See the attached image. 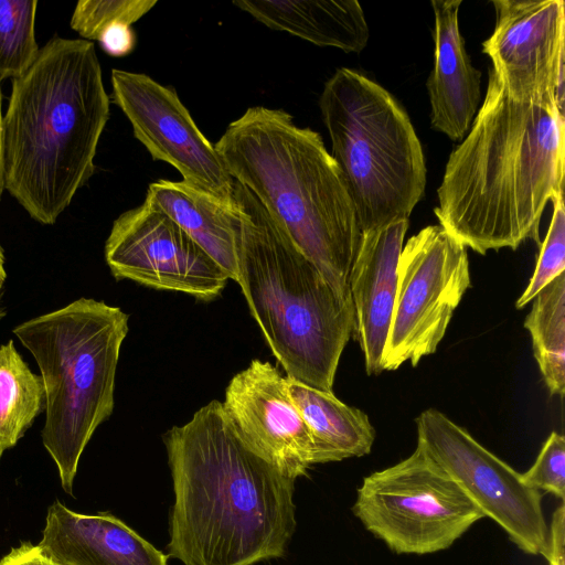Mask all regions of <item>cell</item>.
<instances>
[{
	"instance_id": "7",
	"label": "cell",
	"mask_w": 565,
	"mask_h": 565,
	"mask_svg": "<svg viewBox=\"0 0 565 565\" xmlns=\"http://www.w3.org/2000/svg\"><path fill=\"white\" fill-rule=\"evenodd\" d=\"M319 106L362 233L408 220L427 171L407 113L383 86L347 67L326 82Z\"/></svg>"
},
{
	"instance_id": "19",
	"label": "cell",
	"mask_w": 565,
	"mask_h": 565,
	"mask_svg": "<svg viewBox=\"0 0 565 565\" xmlns=\"http://www.w3.org/2000/svg\"><path fill=\"white\" fill-rule=\"evenodd\" d=\"M233 4L273 30L319 46L360 53L369 41L364 11L356 0H237Z\"/></svg>"
},
{
	"instance_id": "3",
	"label": "cell",
	"mask_w": 565,
	"mask_h": 565,
	"mask_svg": "<svg viewBox=\"0 0 565 565\" xmlns=\"http://www.w3.org/2000/svg\"><path fill=\"white\" fill-rule=\"evenodd\" d=\"M110 100L94 44L54 36L12 81L4 115V189L52 225L95 172Z\"/></svg>"
},
{
	"instance_id": "27",
	"label": "cell",
	"mask_w": 565,
	"mask_h": 565,
	"mask_svg": "<svg viewBox=\"0 0 565 565\" xmlns=\"http://www.w3.org/2000/svg\"><path fill=\"white\" fill-rule=\"evenodd\" d=\"M108 55L125 56L136 46V34L130 25L116 23L106 28L97 40Z\"/></svg>"
},
{
	"instance_id": "18",
	"label": "cell",
	"mask_w": 565,
	"mask_h": 565,
	"mask_svg": "<svg viewBox=\"0 0 565 565\" xmlns=\"http://www.w3.org/2000/svg\"><path fill=\"white\" fill-rule=\"evenodd\" d=\"M175 222L230 279L238 280L241 217L235 202H225L183 181L149 184L145 202Z\"/></svg>"
},
{
	"instance_id": "16",
	"label": "cell",
	"mask_w": 565,
	"mask_h": 565,
	"mask_svg": "<svg viewBox=\"0 0 565 565\" xmlns=\"http://www.w3.org/2000/svg\"><path fill=\"white\" fill-rule=\"evenodd\" d=\"M39 546L61 565H168V555L108 512L83 514L55 501Z\"/></svg>"
},
{
	"instance_id": "14",
	"label": "cell",
	"mask_w": 565,
	"mask_h": 565,
	"mask_svg": "<svg viewBox=\"0 0 565 565\" xmlns=\"http://www.w3.org/2000/svg\"><path fill=\"white\" fill-rule=\"evenodd\" d=\"M223 409L238 436L282 475L297 479L316 465L315 439L288 392V380L269 362L254 360L235 374Z\"/></svg>"
},
{
	"instance_id": "23",
	"label": "cell",
	"mask_w": 565,
	"mask_h": 565,
	"mask_svg": "<svg viewBox=\"0 0 565 565\" xmlns=\"http://www.w3.org/2000/svg\"><path fill=\"white\" fill-rule=\"evenodd\" d=\"M36 7V0H0V81L21 77L39 55Z\"/></svg>"
},
{
	"instance_id": "22",
	"label": "cell",
	"mask_w": 565,
	"mask_h": 565,
	"mask_svg": "<svg viewBox=\"0 0 565 565\" xmlns=\"http://www.w3.org/2000/svg\"><path fill=\"white\" fill-rule=\"evenodd\" d=\"M524 320L533 353L551 395L565 393V274L559 275L532 299Z\"/></svg>"
},
{
	"instance_id": "9",
	"label": "cell",
	"mask_w": 565,
	"mask_h": 565,
	"mask_svg": "<svg viewBox=\"0 0 565 565\" xmlns=\"http://www.w3.org/2000/svg\"><path fill=\"white\" fill-rule=\"evenodd\" d=\"M471 286L467 247L441 225H428L403 245L383 371L413 366L436 352L455 309Z\"/></svg>"
},
{
	"instance_id": "28",
	"label": "cell",
	"mask_w": 565,
	"mask_h": 565,
	"mask_svg": "<svg viewBox=\"0 0 565 565\" xmlns=\"http://www.w3.org/2000/svg\"><path fill=\"white\" fill-rule=\"evenodd\" d=\"M565 504H561L553 512L550 530H547L546 545L543 556L550 565H565Z\"/></svg>"
},
{
	"instance_id": "11",
	"label": "cell",
	"mask_w": 565,
	"mask_h": 565,
	"mask_svg": "<svg viewBox=\"0 0 565 565\" xmlns=\"http://www.w3.org/2000/svg\"><path fill=\"white\" fill-rule=\"evenodd\" d=\"M105 260L116 279L202 301L217 298L230 280L175 222L146 203L115 220L105 243Z\"/></svg>"
},
{
	"instance_id": "25",
	"label": "cell",
	"mask_w": 565,
	"mask_h": 565,
	"mask_svg": "<svg viewBox=\"0 0 565 565\" xmlns=\"http://www.w3.org/2000/svg\"><path fill=\"white\" fill-rule=\"evenodd\" d=\"M564 193L554 196L551 202L553 213L545 239L540 245L534 273L515 307H525L545 286L565 270V207Z\"/></svg>"
},
{
	"instance_id": "15",
	"label": "cell",
	"mask_w": 565,
	"mask_h": 565,
	"mask_svg": "<svg viewBox=\"0 0 565 565\" xmlns=\"http://www.w3.org/2000/svg\"><path fill=\"white\" fill-rule=\"evenodd\" d=\"M408 220L363 232L349 276L354 338L369 375L383 372V353L394 306L397 263Z\"/></svg>"
},
{
	"instance_id": "10",
	"label": "cell",
	"mask_w": 565,
	"mask_h": 565,
	"mask_svg": "<svg viewBox=\"0 0 565 565\" xmlns=\"http://www.w3.org/2000/svg\"><path fill=\"white\" fill-rule=\"evenodd\" d=\"M417 445L433 458L524 553L543 554L547 525L542 494L521 473L479 444L441 412L416 418Z\"/></svg>"
},
{
	"instance_id": "32",
	"label": "cell",
	"mask_w": 565,
	"mask_h": 565,
	"mask_svg": "<svg viewBox=\"0 0 565 565\" xmlns=\"http://www.w3.org/2000/svg\"><path fill=\"white\" fill-rule=\"evenodd\" d=\"M1 296H2V288H0V300H1ZM4 309L0 306V319L4 316Z\"/></svg>"
},
{
	"instance_id": "29",
	"label": "cell",
	"mask_w": 565,
	"mask_h": 565,
	"mask_svg": "<svg viewBox=\"0 0 565 565\" xmlns=\"http://www.w3.org/2000/svg\"><path fill=\"white\" fill-rule=\"evenodd\" d=\"M0 565H61L38 545L24 542L0 559Z\"/></svg>"
},
{
	"instance_id": "26",
	"label": "cell",
	"mask_w": 565,
	"mask_h": 565,
	"mask_svg": "<svg viewBox=\"0 0 565 565\" xmlns=\"http://www.w3.org/2000/svg\"><path fill=\"white\" fill-rule=\"evenodd\" d=\"M523 481L546 491L564 502L565 498V438L552 431L533 466L521 473Z\"/></svg>"
},
{
	"instance_id": "30",
	"label": "cell",
	"mask_w": 565,
	"mask_h": 565,
	"mask_svg": "<svg viewBox=\"0 0 565 565\" xmlns=\"http://www.w3.org/2000/svg\"><path fill=\"white\" fill-rule=\"evenodd\" d=\"M4 190V116L2 114V93L0 87V200Z\"/></svg>"
},
{
	"instance_id": "12",
	"label": "cell",
	"mask_w": 565,
	"mask_h": 565,
	"mask_svg": "<svg viewBox=\"0 0 565 565\" xmlns=\"http://www.w3.org/2000/svg\"><path fill=\"white\" fill-rule=\"evenodd\" d=\"M111 86L114 103L153 160L171 164L183 182L225 202H234L235 180L173 87L163 86L146 74L117 68L111 71Z\"/></svg>"
},
{
	"instance_id": "20",
	"label": "cell",
	"mask_w": 565,
	"mask_h": 565,
	"mask_svg": "<svg viewBox=\"0 0 565 565\" xmlns=\"http://www.w3.org/2000/svg\"><path fill=\"white\" fill-rule=\"evenodd\" d=\"M288 392L315 439L317 463L370 454L375 430L366 414L326 392L290 377Z\"/></svg>"
},
{
	"instance_id": "21",
	"label": "cell",
	"mask_w": 565,
	"mask_h": 565,
	"mask_svg": "<svg viewBox=\"0 0 565 565\" xmlns=\"http://www.w3.org/2000/svg\"><path fill=\"white\" fill-rule=\"evenodd\" d=\"M44 409V391L13 340L0 345V456L17 445Z\"/></svg>"
},
{
	"instance_id": "17",
	"label": "cell",
	"mask_w": 565,
	"mask_h": 565,
	"mask_svg": "<svg viewBox=\"0 0 565 565\" xmlns=\"http://www.w3.org/2000/svg\"><path fill=\"white\" fill-rule=\"evenodd\" d=\"M461 0H433L434 66L426 86L431 127L462 140L479 110L481 72L473 67L459 29Z\"/></svg>"
},
{
	"instance_id": "2",
	"label": "cell",
	"mask_w": 565,
	"mask_h": 565,
	"mask_svg": "<svg viewBox=\"0 0 565 565\" xmlns=\"http://www.w3.org/2000/svg\"><path fill=\"white\" fill-rule=\"evenodd\" d=\"M174 503L169 556L184 565H254L284 556L296 529L289 478L238 436L211 401L163 437Z\"/></svg>"
},
{
	"instance_id": "6",
	"label": "cell",
	"mask_w": 565,
	"mask_h": 565,
	"mask_svg": "<svg viewBox=\"0 0 565 565\" xmlns=\"http://www.w3.org/2000/svg\"><path fill=\"white\" fill-rule=\"evenodd\" d=\"M128 321L119 307L82 297L13 329L39 366L45 411L42 443L70 494L85 447L113 413Z\"/></svg>"
},
{
	"instance_id": "8",
	"label": "cell",
	"mask_w": 565,
	"mask_h": 565,
	"mask_svg": "<svg viewBox=\"0 0 565 565\" xmlns=\"http://www.w3.org/2000/svg\"><path fill=\"white\" fill-rule=\"evenodd\" d=\"M352 511L391 551L417 555L450 547L486 518L419 445L406 459L365 477Z\"/></svg>"
},
{
	"instance_id": "24",
	"label": "cell",
	"mask_w": 565,
	"mask_h": 565,
	"mask_svg": "<svg viewBox=\"0 0 565 565\" xmlns=\"http://www.w3.org/2000/svg\"><path fill=\"white\" fill-rule=\"evenodd\" d=\"M156 4V0H81L70 24L87 41L98 40L106 28L116 23L131 25Z\"/></svg>"
},
{
	"instance_id": "4",
	"label": "cell",
	"mask_w": 565,
	"mask_h": 565,
	"mask_svg": "<svg viewBox=\"0 0 565 565\" xmlns=\"http://www.w3.org/2000/svg\"><path fill=\"white\" fill-rule=\"evenodd\" d=\"M232 178L351 300L349 276L362 237L350 190L320 135L282 109L249 107L214 145Z\"/></svg>"
},
{
	"instance_id": "1",
	"label": "cell",
	"mask_w": 565,
	"mask_h": 565,
	"mask_svg": "<svg viewBox=\"0 0 565 565\" xmlns=\"http://www.w3.org/2000/svg\"><path fill=\"white\" fill-rule=\"evenodd\" d=\"M565 120L555 99L511 98L490 67L486 97L450 153L435 215L466 247L484 255L539 246L547 202L564 193Z\"/></svg>"
},
{
	"instance_id": "13",
	"label": "cell",
	"mask_w": 565,
	"mask_h": 565,
	"mask_svg": "<svg viewBox=\"0 0 565 565\" xmlns=\"http://www.w3.org/2000/svg\"><path fill=\"white\" fill-rule=\"evenodd\" d=\"M495 25L482 52L505 93L519 102L555 99L564 114L565 2L493 0Z\"/></svg>"
},
{
	"instance_id": "31",
	"label": "cell",
	"mask_w": 565,
	"mask_h": 565,
	"mask_svg": "<svg viewBox=\"0 0 565 565\" xmlns=\"http://www.w3.org/2000/svg\"><path fill=\"white\" fill-rule=\"evenodd\" d=\"M6 278H7V273L4 269V253H3L2 247L0 246V287H3Z\"/></svg>"
},
{
	"instance_id": "5",
	"label": "cell",
	"mask_w": 565,
	"mask_h": 565,
	"mask_svg": "<svg viewBox=\"0 0 565 565\" xmlns=\"http://www.w3.org/2000/svg\"><path fill=\"white\" fill-rule=\"evenodd\" d=\"M241 217L238 280L250 315L286 376L332 392L341 354L354 332L352 300L342 299L235 181Z\"/></svg>"
}]
</instances>
